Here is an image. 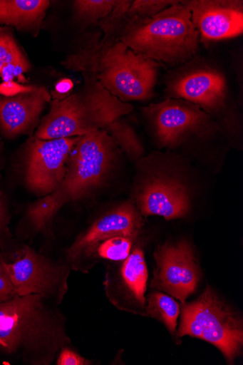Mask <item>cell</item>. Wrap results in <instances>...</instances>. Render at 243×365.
<instances>
[{
    "mask_svg": "<svg viewBox=\"0 0 243 365\" xmlns=\"http://www.w3.org/2000/svg\"><path fill=\"white\" fill-rule=\"evenodd\" d=\"M58 306L37 294L15 295L0 304V351L31 365H51L71 346Z\"/></svg>",
    "mask_w": 243,
    "mask_h": 365,
    "instance_id": "obj_1",
    "label": "cell"
},
{
    "mask_svg": "<svg viewBox=\"0 0 243 365\" xmlns=\"http://www.w3.org/2000/svg\"><path fill=\"white\" fill-rule=\"evenodd\" d=\"M119 31L103 32L62 61L64 68L93 73L123 103L145 101L155 95L162 64L138 55L118 39Z\"/></svg>",
    "mask_w": 243,
    "mask_h": 365,
    "instance_id": "obj_2",
    "label": "cell"
},
{
    "mask_svg": "<svg viewBox=\"0 0 243 365\" xmlns=\"http://www.w3.org/2000/svg\"><path fill=\"white\" fill-rule=\"evenodd\" d=\"M82 86L63 99H52L34 137L44 140L82 137L107 130L133 110L130 103L113 96L91 72L81 73Z\"/></svg>",
    "mask_w": 243,
    "mask_h": 365,
    "instance_id": "obj_3",
    "label": "cell"
},
{
    "mask_svg": "<svg viewBox=\"0 0 243 365\" xmlns=\"http://www.w3.org/2000/svg\"><path fill=\"white\" fill-rule=\"evenodd\" d=\"M118 39L135 53L172 68L197 55L200 43L190 11L181 1L151 18L126 13Z\"/></svg>",
    "mask_w": 243,
    "mask_h": 365,
    "instance_id": "obj_4",
    "label": "cell"
},
{
    "mask_svg": "<svg viewBox=\"0 0 243 365\" xmlns=\"http://www.w3.org/2000/svg\"><path fill=\"white\" fill-rule=\"evenodd\" d=\"M110 172L108 160L98 151L89 148L73 149L58 187L29 207L26 221L31 230L48 235L61 209L88 197Z\"/></svg>",
    "mask_w": 243,
    "mask_h": 365,
    "instance_id": "obj_5",
    "label": "cell"
},
{
    "mask_svg": "<svg viewBox=\"0 0 243 365\" xmlns=\"http://www.w3.org/2000/svg\"><path fill=\"white\" fill-rule=\"evenodd\" d=\"M176 336H190L213 344L232 364L242 353V319L207 285L195 302L183 304Z\"/></svg>",
    "mask_w": 243,
    "mask_h": 365,
    "instance_id": "obj_6",
    "label": "cell"
},
{
    "mask_svg": "<svg viewBox=\"0 0 243 365\" xmlns=\"http://www.w3.org/2000/svg\"><path fill=\"white\" fill-rule=\"evenodd\" d=\"M164 83L166 98L192 103L214 120L226 114L233 103L232 88L222 66L198 55L170 71Z\"/></svg>",
    "mask_w": 243,
    "mask_h": 365,
    "instance_id": "obj_7",
    "label": "cell"
},
{
    "mask_svg": "<svg viewBox=\"0 0 243 365\" xmlns=\"http://www.w3.org/2000/svg\"><path fill=\"white\" fill-rule=\"evenodd\" d=\"M162 148L176 149L195 140L212 138L219 127L211 115L181 98H166L143 109Z\"/></svg>",
    "mask_w": 243,
    "mask_h": 365,
    "instance_id": "obj_8",
    "label": "cell"
},
{
    "mask_svg": "<svg viewBox=\"0 0 243 365\" xmlns=\"http://www.w3.org/2000/svg\"><path fill=\"white\" fill-rule=\"evenodd\" d=\"M2 262L16 295L37 294L59 306L68 290L72 269L65 261L54 260L24 246L12 262Z\"/></svg>",
    "mask_w": 243,
    "mask_h": 365,
    "instance_id": "obj_9",
    "label": "cell"
},
{
    "mask_svg": "<svg viewBox=\"0 0 243 365\" xmlns=\"http://www.w3.org/2000/svg\"><path fill=\"white\" fill-rule=\"evenodd\" d=\"M143 220L131 202H125L96 220L66 250L65 262L72 270L87 272L88 261L93 259L100 244L116 237L135 240Z\"/></svg>",
    "mask_w": 243,
    "mask_h": 365,
    "instance_id": "obj_10",
    "label": "cell"
},
{
    "mask_svg": "<svg viewBox=\"0 0 243 365\" xmlns=\"http://www.w3.org/2000/svg\"><path fill=\"white\" fill-rule=\"evenodd\" d=\"M81 137L44 140L33 136L26 148L25 180L31 191L42 196L61 183L69 154Z\"/></svg>",
    "mask_w": 243,
    "mask_h": 365,
    "instance_id": "obj_11",
    "label": "cell"
},
{
    "mask_svg": "<svg viewBox=\"0 0 243 365\" xmlns=\"http://www.w3.org/2000/svg\"><path fill=\"white\" fill-rule=\"evenodd\" d=\"M155 259L157 269L151 287L175 297L185 304L200 279L192 246L186 242L165 245L155 252Z\"/></svg>",
    "mask_w": 243,
    "mask_h": 365,
    "instance_id": "obj_12",
    "label": "cell"
},
{
    "mask_svg": "<svg viewBox=\"0 0 243 365\" xmlns=\"http://www.w3.org/2000/svg\"><path fill=\"white\" fill-rule=\"evenodd\" d=\"M120 264L108 270L103 285L110 303L123 312L148 317L145 292L148 271L140 247L133 250Z\"/></svg>",
    "mask_w": 243,
    "mask_h": 365,
    "instance_id": "obj_13",
    "label": "cell"
},
{
    "mask_svg": "<svg viewBox=\"0 0 243 365\" xmlns=\"http://www.w3.org/2000/svg\"><path fill=\"white\" fill-rule=\"evenodd\" d=\"M200 42L210 43L237 38L243 32L242 0H185Z\"/></svg>",
    "mask_w": 243,
    "mask_h": 365,
    "instance_id": "obj_14",
    "label": "cell"
},
{
    "mask_svg": "<svg viewBox=\"0 0 243 365\" xmlns=\"http://www.w3.org/2000/svg\"><path fill=\"white\" fill-rule=\"evenodd\" d=\"M52 101L44 86L12 97L0 96V131L8 139L30 135L41 123L46 106Z\"/></svg>",
    "mask_w": 243,
    "mask_h": 365,
    "instance_id": "obj_15",
    "label": "cell"
},
{
    "mask_svg": "<svg viewBox=\"0 0 243 365\" xmlns=\"http://www.w3.org/2000/svg\"><path fill=\"white\" fill-rule=\"evenodd\" d=\"M144 216L158 215L170 220L185 217L190 208L186 187L176 181L155 179L145 185L137 197Z\"/></svg>",
    "mask_w": 243,
    "mask_h": 365,
    "instance_id": "obj_16",
    "label": "cell"
},
{
    "mask_svg": "<svg viewBox=\"0 0 243 365\" xmlns=\"http://www.w3.org/2000/svg\"><path fill=\"white\" fill-rule=\"evenodd\" d=\"M50 6L48 0H0V26L37 38Z\"/></svg>",
    "mask_w": 243,
    "mask_h": 365,
    "instance_id": "obj_17",
    "label": "cell"
},
{
    "mask_svg": "<svg viewBox=\"0 0 243 365\" xmlns=\"http://www.w3.org/2000/svg\"><path fill=\"white\" fill-rule=\"evenodd\" d=\"M31 68V63L18 43L13 29L0 26V78L3 82H28L25 74Z\"/></svg>",
    "mask_w": 243,
    "mask_h": 365,
    "instance_id": "obj_18",
    "label": "cell"
},
{
    "mask_svg": "<svg viewBox=\"0 0 243 365\" xmlns=\"http://www.w3.org/2000/svg\"><path fill=\"white\" fill-rule=\"evenodd\" d=\"M148 303V316L162 322L171 335L176 336L177 319L180 314V305L171 297L157 292L149 295Z\"/></svg>",
    "mask_w": 243,
    "mask_h": 365,
    "instance_id": "obj_19",
    "label": "cell"
},
{
    "mask_svg": "<svg viewBox=\"0 0 243 365\" xmlns=\"http://www.w3.org/2000/svg\"><path fill=\"white\" fill-rule=\"evenodd\" d=\"M116 0H76L73 11L75 19L82 26L98 25L112 12Z\"/></svg>",
    "mask_w": 243,
    "mask_h": 365,
    "instance_id": "obj_20",
    "label": "cell"
},
{
    "mask_svg": "<svg viewBox=\"0 0 243 365\" xmlns=\"http://www.w3.org/2000/svg\"><path fill=\"white\" fill-rule=\"evenodd\" d=\"M106 130L130 159L138 160L143 155L145 150L142 143L134 130L123 118L115 122Z\"/></svg>",
    "mask_w": 243,
    "mask_h": 365,
    "instance_id": "obj_21",
    "label": "cell"
},
{
    "mask_svg": "<svg viewBox=\"0 0 243 365\" xmlns=\"http://www.w3.org/2000/svg\"><path fill=\"white\" fill-rule=\"evenodd\" d=\"M133 241L125 237H116L104 241L97 247L93 259L100 257L113 262L123 261L130 254Z\"/></svg>",
    "mask_w": 243,
    "mask_h": 365,
    "instance_id": "obj_22",
    "label": "cell"
},
{
    "mask_svg": "<svg viewBox=\"0 0 243 365\" xmlns=\"http://www.w3.org/2000/svg\"><path fill=\"white\" fill-rule=\"evenodd\" d=\"M179 2L175 0H135L132 2L127 16L141 19L151 18Z\"/></svg>",
    "mask_w": 243,
    "mask_h": 365,
    "instance_id": "obj_23",
    "label": "cell"
},
{
    "mask_svg": "<svg viewBox=\"0 0 243 365\" xmlns=\"http://www.w3.org/2000/svg\"><path fill=\"white\" fill-rule=\"evenodd\" d=\"M9 214L1 191H0V249L6 248L11 240Z\"/></svg>",
    "mask_w": 243,
    "mask_h": 365,
    "instance_id": "obj_24",
    "label": "cell"
},
{
    "mask_svg": "<svg viewBox=\"0 0 243 365\" xmlns=\"http://www.w3.org/2000/svg\"><path fill=\"white\" fill-rule=\"evenodd\" d=\"M57 365H86L91 361L75 351L71 346L63 347L56 359Z\"/></svg>",
    "mask_w": 243,
    "mask_h": 365,
    "instance_id": "obj_25",
    "label": "cell"
},
{
    "mask_svg": "<svg viewBox=\"0 0 243 365\" xmlns=\"http://www.w3.org/2000/svg\"><path fill=\"white\" fill-rule=\"evenodd\" d=\"M15 295L14 285L0 259V304L10 300Z\"/></svg>",
    "mask_w": 243,
    "mask_h": 365,
    "instance_id": "obj_26",
    "label": "cell"
},
{
    "mask_svg": "<svg viewBox=\"0 0 243 365\" xmlns=\"http://www.w3.org/2000/svg\"><path fill=\"white\" fill-rule=\"evenodd\" d=\"M36 86H26L16 81H7L0 83V96L12 97L21 93H28L36 90Z\"/></svg>",
    "mask_w": 243,
    "mask_h": 365,
    "instance_id": "obj_27",
    "label": "cell"
},
{
    "mask_svg": "<svg viewBox=\"0 0 243 365\" xmlns=\"http://www.w3.org/2000/svg\"><path fill=\"white\" fill-rule=\"evenodd\" d=\"M75 83L71 78H64L58 81L55 89L51 91L53 99H63L71 95L74 90Z\"/></svg>",
    "mask_w": 243,
    "mask_h": 365,
    "instance_id": "obj_28",
    "label": "cell"
},
{
    "mask_svg": "<svg viewBox=\"0 0 243 365\" xmlns=\"http://www.w3.org/2000/svg\"><path fill=\"white\" fill-rule=\"evenodd\" d=\"M2 161V148L1 146H0V168H1Z\"/></svg>",
    "mask_w": 243,
    "mask_h": 365,
    "instance_id": "obj_29",
    "label": "cell"
}]
</instances>
